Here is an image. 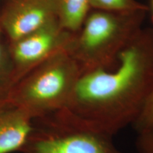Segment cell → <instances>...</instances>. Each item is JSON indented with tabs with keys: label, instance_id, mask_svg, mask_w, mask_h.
Here are the masks:
<instances>
[{
	"label": "cell",
	"instance_id": "cell-1",
	"mask_svg": "<svg viewBox=\"0 0 153 153\" xmlns=\"http://www.w3.org/2000/svg\"><path fill=\"white\" fill-rule=\"evenodd\" d=\"M153 88V28H143L110 69L82 72L70 104L72 116L114 136L133 125Z\"/></svg>",
	"mask_w": 153,
	"mask_h": 153
},
{
	"label": "cell",
	"instance_id": "cell-2",
	"mask_svg": "<svg viewBox=\"0 0 153 153\" xmlns=\"http://www.w3.org/2000/svg\"><path fill=\"white\" fill-rule=\"evenodd\" d=\"M147 12L91 9L74 34L67 51L79 63L83 72L112 68L120 51L143 28Z\"/></svg>",
	"mask_w": 153,
	"mask_h": 153
},
{
	"label": "cell",
	"instance_id": "cell-3",
	"mask_svg": "<svg viewBox=\"0 0 153 153\" xmlns=\"http://www.w3.org/2000/svg\"><path fill=\"white\" fill-rule=\"evenodd\" d=\"M82 72L79 63L66 50L59 51L16 82L9 102L33 118L65 109Z\"/></svg>",
	"mask_w": 153,
	"mask_h": 153
},
{
	"label": "cell",
	"instance_id": "cell-4",
	"mask_svg": "<svg viewBox=\"0 0 153 153\" xmlns=\"http://www.w3.org/2000/svg\"><path fill=\"white\" fill-rule=\"evenodd\" d=\"M112 138L63 109L34 118L21 153H123Z\"/></svg>",
	"mask_w": 153,
	"mask_h": 153
},
{
	"label": "cell",
	"instance_id": "cell-5",
	"mask_svg": "<svg viewBox=\"0 0 153 153\" xmlns=\"http://www.w3.org/2000/svg\"><path fill=\"white\" fill-rule=\"evenodd\" d=\"M74 33L53 21L27 35L9 42L16 83L27 72L51 55L68 50Z\"/></svg>",
	"mask_w": 153,
	"mask_h": 153
},
{
	"label": "cell",
	"instance_id": "cell-6",
	"mask_svg": "<svg viewBox=\"0 0 153 153\" xmlns=\"http://www.w3.org/2000/svg\"><path fill=\"white\" fill-rule=\"evenodd\" d=\"M57 20L56 0H4L0 24L9 42Z\"/></svg>",
	"mask_w": 153,
	"mask_h": 153
},
{
	"label": "cell",
	"instance_id": "cell-7",
	"mask_svg": "<svg viewBox=\"0 0 153 153\" xmlns=\"http://www.w3.org/2000/svg\"><path fill=\"white\" fill-rule=\"evenodd\" d=\"M33 119L29 113L9 101L0 106V153L22 152L31 133Z\"/></svg>",
	"mask_w": 153,
	"mask_h": 153
},
{
	"label": "cell",
	"instance_id": "cell-8",
	"mask_svg": "<svg viewBox=\"0 0 153 153\" xmlns=\"http://www.w3.org/2000/svg\"><path fill=\"white\" fill-rule=\"evenodd\" d=\"M57 20L62 27L76 33L91 10L90 0H56Z\"/></svg>",
	"mask_w": 153,
	"mask_h": 153
},
{
	"label": "cell",
	"instance_id": "cell-9",
	"mask_svg": "<svg viewBox=\"0 0 153 153\" xmlns=\"http://www.w3.org/2000/svg\"><path fill=\"white\" fill-rule=\"evenodd\" d=\"M16 84L9 42L0 24V106L8 102Z\"/></svg>",
	"mask_w": 153,
	"mask_h": 153
},
{
	"label": "cell",
	"instance_id": "cell-10",
	"mask_svg": "<svg viewBox=\"0 0 153 153\" xmlns=\"http://www.w3.org/2000/svg\"><path fill=\"white\" fill-rule=\"evenodd\" d=\"M91 9L131 12L139 10L149 11L148 6L139 2L137 0H90Z\"/></svg>",
	"mask_w": 153,
	"mask_h": 153
},
{
	"label": "cell",
	"instance_id": "cell-11",
	"mask_svg": "<svg viewBox=\"0 0 153 153\" xmlns=\"http://www.w3.org/2000/svg\"><path fill=\"white\" fill-rule=\"evenodd\" d=\"M133 126L137 133L153 131V88L142 112Z\"/></svg>",
	"mask_w": 153,
	"mask_h": 153
},
{
	"label": "cell",
	"instance_id": "cell-12",
	"mask_svg": "<svg viewBox=\"0 0 153 153\" xmlns=\"http://www.w3.org/2000/svg\"><path fill=\"white\" fill-rule=\"evenodd\" d=\"M136 148L138 153H153V131L137 133Z\"/></svg>",
	"mask_w": 153,
	"mask_h": 153
},
{
	"label": "cell",
	"instance_id": "cell-13",
	"mask_svg": "<svg viewBox=\"0 0 153 153\" xmlns=\"http://www.w3.org/2000/svg\"><path fill=\"white\" fill-rule=\"evenodd\" d=\"M149 11H151V14H152V18L153 20V0H150V6H148Z\"/></svg>",
	"mask_w": 153,
	"mask_h": 153
},
{
	"label": "cell",
	"instance_id": "cell-14",
	"mask_svg": "<svg viewBox=\"0 0 153 153\" xmlns=\"http://www.w3.org/2000/svg\"><path fill=\"white\" fill-rule=\"evenodd\" d=\"M3 1H4V0H0V3H1V2H2Z\"/></svg>",
	"mask_w": 153,
	"mask_h": 153
}]
</instances>
